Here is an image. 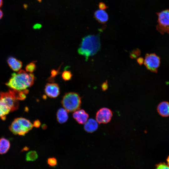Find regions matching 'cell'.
Segmentation results:
<instances>
[{
    "instance_id": "cell-4",
    "label": "cell",
    "mask_w": 169,
    "mask_h": 169,
    "mask_svg": "<svg viewBox=\"0 0 169 169\" xmlns=\"http://www.w3.org/2000/svg\"><path fill=\"white\" fill-rule=\"evenodd\" d=\"M33 124L23 118L15 119L9 127L10 130L15 135L24 136L33 128Z\"/></svg>"
},
{
    "instance_id": "cell-32",
    "label": "cell",
    "mask_w": 169,
    "mask_h": 169,
    "mask_svg": "<svg viewBox=\"0 0 169 169\" xmlns=\"http://www.w3.org/2000/svg\"><path fill=\"white\" fill-rule=\"evenodd\" d=\"M166 161L167 162V164L169 166V156H168L166 159Z\"/></svg>"
},
{
    "instance_id": "cell-1",
    "label": "cell",
    "mask_w": 169,
    "mask_h": 169,
    "mask_svg": "<svg viewBox=\"0 0 169 169\" xmlns=\"http://www.w3.org/2000/svg\"><path fill=\"white\" fill-rule=\"evenodd\" d=\"M35 80V77L33 74L27 73L21 70L17 73H12L11 77L5 84L12 89L22 91L31 86Z\"/></svg>"
},
{
    "instance_id": "cell-34",
    "label": "cell",
    "mask_w": 169,
    "mask_h": 169,
    "mask_svg": "<svg viewBox=\"0 0 169 169\" xmlns=\"http://www.w3.org/2000/svg\"><path fill=\"white\" fill-rule=\"evenodd\" d=\"M28 148L27 147H25L23 148V150L24 151H27L28 150Z\"/></svg>"
},
{
    "instance_id": "cell-21",
    "label": "cell",
    "mask_w": 169,
    "mask_h": 169,
    "mask_svg": "<svg viewBox=\"0 0 169 169\" xmlns=\"http://www.w3.org/2000/svg\"><path fill=\"white\" fill-rule=\"evenodd\" d=\"M61 65L57 70L53 69L51 71V75L48 79V80L50 82L53 83L54 81V79L55 77L58 75L59 73V71L61 67Z\"/></svg>"
},
{
    "instance_id": "cell-24",
    "label": "cell",
    "mask_w": 169,
    "mask_h": 169,
    "mask_svg": "<svg viewBox=\"0 0 169 169\" xmlns=\"http://www.w3.org/2000/svg\"><path fill=\"white\" fill-rule=\"evenodd\" d=\"M141 54V51L138 49L133 50L130 53V57L132 58H135L139 56Z\"/></svg>"
},
{
    "instance_id": "cell-27",
    "label": "cell",
    "mask_w": 169,
    "mask_h": 169,
    "mask_svg": "<svg viewBox=\"0 0 169 169\" xmlns=\"http://www.w3.org/2000/svg\"><path fill=\"white\" fill-rule=\"evenodd\" d=\"M108 87V85L107 81L104 82L101 85L102 89L104 91L106 90L107 89Z\"/></svg>"
},
{
    "instance_id": "cell-7",
    "label": "cell",
    "mask_w": 169,
    "mask_h": 169,
    "mask_svg": "<svg viewBox=\"0 0 169 169\" xmlns=\"http://www.w3.org/2000/svg\"><path fill=\"white\" fill-rule=\"evenodd\" d=\"M144 63L148 70L156 73L160 65V59L155 54H147L146 55Z\"/></svg>"
},
{
    "instance_id": "cell-15",
    "label": "cell",
    "mask_w": 169,
    "mask_h": 169,
    "mask_svg": "<svg viewBox=\"0 0 169 169\" xmlns=\"http://www.w3.org/2000/svg\"><path fill=\"white\" fill-rule=\"evenodd\" d=\"M56 118L59 123L63 124L65 123L68 119L67 111L64 108L59 109L57 112Z\"/></svg>"
},
{
    "instance_id": "cell-17",
    "label": "cell",
    "mask_w": 169,
    "mask_h": 169,
    "mask_svg": "<svg viewBox=\"0 0 169 169\" xmlns=\"http://www.w3.org/2000/svg\"><path fill=\"white\" fill-rule=\"evenodd\" d=\"M11 111L10 109L5 103L0 99V117L1 118L6 116Z\"/></svg>"
},
{
    "instance_id": "cell-16",
    "label": "cell",
    "mask_w": 169,
    "mask_h": 169,
    "mask_svg": "<svg viewBox=\"0 0 169 169\" xmlns=\"http://www.w3.org/2000/svg\"><path fill=\"white\" fill-rule=\"evenodd\" d=\"M9 141L4 138L0 139V154H3L6 153L10 147Z\"/></svg>"
},
{
    "instance_id": "cell-25",
    "label": "cell",
    "mask_w": 169,
    "mask_h": 169,
    "mask_svg": "<svg viewBox=\"0 0 169 169\" xmlns=\"http://www.w3.org/2000/svg\"><path fill=\"white\" fill-rule=\"evenodd\" d=\"M99 7L100 9L103 10H105L108 8V7L103 2H100L99 3Z\"/></svg>"
},
{
    "instance_id": "cell-8",
    "label": "cell",
    "mask_w": 169,
    "mask_h": 169,
    "mask_svg": "<svg viewBox=\"0 0 169 169\" xmlns=\"http://www.w3.org/2000/svg\"><path fill=\"white\" fill-rule=\"evenodd\" d=\"M112 116L111 111L107 108H102L97 112L96 119L100 124H106L109 122Z\"/></svg>"
},
{
    "instance_id": "cell-20",
    "label": "cell",
    "mask_w": 169,
    "mask_h": 169,
    "mask_svg": "<svg viewBox=\"0 0 169 169\" xmlns=\"http://www.w3.org/2000/svg\"><path fill=\"white\" fill-rule=\"evenodd\" d=\"M36 68L35 61H32L27 65L25 67V70L27 72L32 73L35 71Z\"/></svg>"
},
{
    "instance_id": "cell-11",
    "label": "cell",
    "mask_w": 169,
    "mask_h": 169,
    "mask_svg": "<svg viewBox=\"0 0 169 169\" xmlns=\"http://www.w3.org/2000/svg\"><path fill=\"white\" fill-rule=\"evenodd\" d=\"M94 16L96 20L102 24L105 23L109 19V16L107 12L105 10L100 9L95 12Z\"/></svg>"
},
{
    "instance_id": "cell-19",
    "label": "cell",
    "mask_w": 169,
    "mask_h": 169,
    "mask_svg": "<svg viewBox=\"0 0 169 169\" xmlns=\"http://www.w3.org/2000/svg\"><path fill=\"white\" fill-rule=\"evenodd\" d=\"M72 76V74L70 71L65 70L62 73L61 77L65 81L70 80Z\"/></svg>"
},
{
    "instance_id": "cell-2",
    "label": "cell",
    "mask_w": 169,
    "mask_h": 169,
    "mask_svg": "<svg viewBox=\"0 0 169 169\" xmlns=\"http://www.w3.org/2000/svg\"><path fill=\"white\" fill-rule=\"evenodd\" d=\"M100 34L90 35L82 39L78 49V53L84 56L87 60L90 57L96 54L100 49Z\"/></svg>"
},
{
    "instance_id": "cell-12",
    "label": "cell",
    "mask_w": 169,
    "mask_h": 169,
    "mask_svg": "<svg viewBox=\"0 0 169 169\" xmlns=\"http://www.w3.org/2000/svg\"><path fill=\"white\" fill-rule=\"evenodd\" d=\"M7 61L10 68L14 71H18L22 67V62L13 57H9Z\"/></svg>"
},
{
    "instance_id": "cell-22",
    "label": "cell",
    "mask_w": 169,
    "mask_h": 169,
    "mask_svg": "<svg viewBox=\"0 0 169 169\" xmlns=\"http://www.w3.org/2000/svg\"><path fill=\"white\" fill-rule=\"evenodd\" d=\"M47 163L49 166L51 167H55L58 164L57 160L54 157L49 158L47 160Z\"/></svg>"
},
{
    "instance_id": "cell-3",
    "label": "cell",
    "mask_w": 169,
    "mask_h": 169,
    "mask_svg": "<svg viewBox=\"0 0 169 169\" xmlns=\"http://www.w3.org/2000/svg\"><path fill=\"white\" fill-rule=\"evenodd\" d=\"M61 103L67 111L74 112L80 109L81 104V98L77 93L69 92L64 95Z\"/></svg>"
},
{
    "instance_id": "cell-9",
    "label": "cell",
    "mask_w": 169,
    "mask_h": 169,
    "mask_svg": "<svg viewBox=\"0 0 169 169\" xmlns=\"http://www.w3.org/2000/svg\"><path fill=\"white\" fill-rule=\"evenodd\" d=\"M44 92L45 94L51 98H55L60 94L59 85L56 83H48L45 85Z\"/></svg>"
},
{
    "instance_id": "cell-30",
    "label": "cell",
    "mask_w": 169,
    "mask_h": 169,
    "mask_svg": "<svg viewBox=\"0 0 169 169\" xmlns=\"http://www.w3.org/2000/svg\"><path fill=\"white\" fill-rule=\"evenodd\" d=\"M3 16V13L2 11L0 9V19H1Z\"/></svg>"
},
{
    "instance_id": "cell-14",
    "label": "cell",
    "mask_w": 169,
    "mask_h": 169,
    "mask_svg": "<svg viewBox=\"0 0 169 169\" xmlns=\"http://www.w3.org/2000/svg\"><path fill=\"white\" fill-rule=\"evenodd\" d=\"M98 125L96 120L90 119L85 124L84 126V130L88 133H92L98 129Z\"/></svg>"
},
{
    "instance_id": "cell-13",
    "label": "cell",
    "mask_w": 169,
    "mask_h": 169,
    "mask_svg": "<svg viewBox=\"0 0 169 169\" xmlns=\"http://www.w3.org/2000/svg\"><path fill=\"white\" fill-rule=\"evenodd\" d=\"M157 110L159 115L163 117L169 116V102L166 101L161 102L158 105Z\"/></svg>"
},
{
    "instance_id": "cell-5",
    "label": "cell",
    "mask_w": 169,
    "mask_h": 169,
    "mask_svg": "<svg viewBox=\"0 0 169 169\" xmlns=\"http://www.w3.org/2000/svg\"><path fill=\"white\" fill-rule=\"evenodd\" d=\"M158 16L156 28L162 34H169V9H167L156 13Z\"/></svg>"
},
{
    "instance_id": "cell-23",
    "label": "cell",
    "mask_w": 169,
    "mask_h": 169,
    "mask_svg": "<svg viewBox=\"0 0 169 169\" xmlns=\"http://www.w3.org/2000/svg\"><path fill=\"white\" fill-rule=\"evenodd\" d=\"M155 169H169V166L164 162H161L156 165Z\"/></svg>"
},
{
    "instance_id": "cell-33",
    "label": "cell",
    "mask_w": 169,
    "mask_h": 169,
    "mask_svg": "<svg viewBox=\"0 0 169 169\" xmlns=\"http://www.w3.org/2000/svg\"><path fill=\"white\" fill-rule=\"evenodd\" d=\"M3 4V0H0V8L1 7Z\"/></svg>"
},
{
    "instance_id": "cell-31",
    "label": "cell",
    "mask_w": 169,
    "mask_h": 169,
    "mask_svg": "<svg viewBox=\"0 0 169 169\" xmlns=\"http://www.w3.org/2000/svg\"><path fill=\"white\" fill-rule=\"evenodd\" d=\"M42 128L43 129H45L47 128V125L45 124H43L42 126Z\"/></svg>"
},
{
    "instance_id": "cell-29",
    "label": "cell",
    "mask_w": 169,
    "mask_h": 169,
    "mask_svg": "<svg viewBox=\"0 0 169 169\" xmlns=\"http://www.w3.org/2000/svg\"><path fill=\"white\" fill-rule=\"evenodd\" d=\"M41 26V25L40 24H35L33 28L35 29H36V28L38 29V28H40Z\"/></svg>"
},
{
    "instance_id": "cell-26",
    "label": "cell",
    "mask_w": 169,
    "mask_h": 169,
    "mask_svg": "<svg viewBox=\"0 0 169 169\" xmlns=\"http://www.w3.org/2000/svg\"><path fill=\"white\" fill-rule=\"evenodd\" d=\"M33 126L36 128H39L41 125V123L38 120H36L34 121L33 124Z\"/></svg>"
},
{
    "instance_id": "cell-18",
    "label": "cell",
    "mask_w": 169,
    "mask_h": 169,
    "mask_svg": "<svg viewBox=\"0 0 169 169\" xmlns=\"http://www.w3.org/2000/svg\"><path fill=\"white\" fill-rule=\"evenodd\" d=\"M38 154L36 151H31L28 152L26 154L25 159L26 161H33L38 158Z\"/></svg>"
},
{
    "instance_id": "cell-28",
    "label": "cell",
    "mask_w": 169,
    "mask_h": 169,
    "mask_svg": "<svg viewBox=\"0 0 169 169\" xmlns=\"http://www.w3.org/2000/svg\"><path fill=\"white\" fill-rule=\"evenodd\" d=\"M144 60L142 57H140L137 59V62L138 63L140 64L141 65L144 63Z\"/></svg>"
},
{
    "instance_id": "cell-10",
    "label": "cell",
    "mask_w": 169,
    "mask_h": 169,
    "mask_svg": "<svg viewBox=\"0 0 169 169\" xmlns=\"http://www.w3.org/2000/svg\"><path fill=\"white\" fill-rule=\"evenodd\" d=\"M73 116L78 123L84 124L87 121L89 115L84 110L79 109L74 112Z\"/></svg>"
},
{
    "instance_id": "cell-35",
    "label": "cell",
    "mask_w": 169,
    "mask_h": 169,
    "mask_svg": "<svg viewBox=\"0 0 169 169\" xmlns=\"http://www.w3.org/2000/svg\"><path fill=\"white\" fill-rule=\"evenodd\" d=\"M38 0L39 1H41V0Z\"/></svg>"
},
{
    "instance_id": "cell-6",
    "label": "cell",
    "mask_w": 169,
    "mask_h": 169,
    "mask_svg": "<svg viewBox=\"0 0 169 169\" xmlns=\"http://www.w3.org/2000/svg\"><path fill=\"white\" fill-rule=\"evenodd\" d=\"M0 99L3 100L12 111L18 109V103L16 97V90H9L7 92H1Z\"/></svg>"
}]
</instances>
